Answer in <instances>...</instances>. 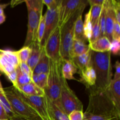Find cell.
I'll return each mask as SVG.
<instances>
[{
    "label": "cell",
    "mask_w": 120,
    "mask_h": 120,
    "mask_svg": "<svg viewBox=\"0 0 120 120\" xmlns=\"http://www.w3.org/2000/svg\"><path fill=\"white\" fill-rule=\"evenodd\" d=\"M60 29L57 27L49 36L43 49L46 55L49 59L59 60L60 57Z\"/></svg>",
    "instance_id": "11"
},
{
    "label": "cell",
    "mask_w": 120,
    "mask_h": 120,
    "mask_svg": "<svg viewBox=\"0 0 120 120\" xmlns=\"http://www.w3.org/2000/svg\"><path fill=\"white\" fill-rule=\"evenodd\" d=\"M31 82H32L31 77L23 73L18 67L16 69V83H17L16 89H18L19 87L28 84Z\"/></svg>",
    "instance_id": "27"
},
{
    "label": "cell",
    "mask_w": 120,
    "mask_h": 120,
    "mask_svg": "<svg viewBox=\"0 0 120 120\" xmlns=\"http://www.w3.org/2000/svg\"><path fill=\"white\" fill-rule=\"evenodd\" d=\"M17 90L26 96H42L45 94L44 90L38 87L33 82L19 87Z\"/></svg>",
    "instance_id": "21"
},
{
    "label": "cell",
    "mask_w": 120,
    "mask_h": 120,
    "mask_svg": "<svg viewBox=\"0 0 120 120\" xmlns=\"http://www.w3.org/2000/svg\"><path fill=\"white\" fill-rule=\"evenodd\" d=\"M32 80L38 87L45 90L48 85V74L41 73L38 75H33Z\"/></svg>",
    "instance_id": "26"
},
{
    "label": "cell",
    "mask_w": 120,
    "mask_h": 120,
    "mask_svg": "<svg viewBox=\"0 0 120 120\" xmlns=\"http://www.w3.org/2000/svg\"><path fill=\"white\" fill-rule=\"evenodd\" d=\"M31 52V48L30 46H23L20 50L16 51L20 63H26L29 59Z\"/></svg>",
    "instance_id": "29"
},
{
    "label": "cell",
    "mask_w": 120,
    "mask_h": 120,
    "mask_svg": "<svg viewBox=\"0 0 120 120\" xmlns=\"http://www.w3.org/2000/svg\"><path fill=\"white\" fill-rule=\"evenodd\" d=\"M89 45L90 49L96 52H110L111 42L105 36L99 38L93 43Z\"/></svg>",
    "instance_id": "20"
},
{
    "label": "cell",
    "mask_w": 120,
    "mask_h": 120,
    "mask_svg": "<svg viewBox=\"0 0 120 120\" xmlns=\"http://www.w3.org/2000/svg\"><path fill=\"white\" fill-rule=\"evenodd\" d=\"M4 90V94L17 116L29 120H42L37 112L21 96L19 91L13 86Z\"/></svg>",
    "instance_id": "3"
},
{
    "label": "cell",
    "mask_w": 120,
    "mask_h": 120,
    "mask_svg": "<svg viewBox=\"0 0 120 120\" xmlns=\"http://www.w3.org/2000/svg\"><path fill=\"white\" fill-rule=\"evenodd\" d=\"M9 120H29L28 119H26V118H23L22 117H20L19 116H14V117H12V118H9Z\"/></svg>",
    "instance_id": "42"
},
{
    "label": "cell",
    "mask_w": 120,
    "mask_h": 120,
    "mask_svg": "<svg viewBox=\"0 0 120 120\" xmlns=\"http://www.w3.org/2000/svg\"><path fill=\"white\" fill-rule=\"evenodd\" d=\"M100 38V25H99V19L98 21L94 24L92 28V32L91 35L89 40V44L93 43L94 42L98 39Z\"/></svg>",
    "instance_id": "32"
},
{
    "label": "cell",
    "mask_w": 120,
    "mask_h": 120,
    "mask_svg": "<svg viewBox=\"0 0 120 120\" xmlns=\"http://www.w3.org/2000/svg\"><path fill=\"white\" fill-rule=\"evenodd\" d=\"M87 4V0H62L59 12V28L75 15L83 14Z\"/></svg>",
    "instance_id": "9"
},
{
    "label": "cell",
    "mask_w": 120,
    "mask_h": 120,
    "mask_svg": "<svg viewBox=\"0 0 120 120\" xmlns=\"http://www.w3.org/2000/svg\"><path fill=\"white\" fill-rule=\"evenodd\" d=\"M19 68L21 71L23 73H24L25 75H28V76H29V77L32 78L33 75V72L31 70V69H30V68L28 66L26 63H20L19 65Z\"/></svg>",
    "instance_id": "38"
},
{
    "label": "cell",
    "mask_w": 120,
    "mask_h": 120,
    "mask_svg": "<svg viewBox=\"0 0 120 120\" xmlns=\"http://www.w3.org/2000/svg\"><path fill=\"white\" fill-rule=\"evenodd\" d=\"M45 16L44 15L41 16L38 27L36 41L39 44L41 43L42 39H43L45 32Z\"/></svg>",
    "instance_id": "31"
},
{
    "label": "cell",
    "mask_w": 120,
    "mask_h": 120,
    "mask_svg": "<svg viewBox=\"0 0 120 120\" xmlns=\"http://www.w3.org/2000/svg\"><path fill=\"white\" fill-rule=\"evenodd\" d=\"M112 40L120 41V23L115 21L112 34Z\"/></svg>",
    "instance_id": "37"
},
{
    "label": "cell",
    "mask_w": 120,
    "mask_h": 120,
    "mask_svg": "<svg viewBox=\"0 0 120 120\" xmlns=\"http://www.w3.org/2000/svg\"><path fill=\"white\" fill-rule=\"evenodd\" d=\"M111 52H96L91 50V64L96 73V83L90 90L105 91L112 80Z\"/></svg>",
    "instance_id": "2"
},
{
    "label": "cell",
    "mask_w": 120,
    "mask_h": 120,
    "mask_svg": "<svg viewBox=\"0 0 120 120\" xmlns=\"http://www.w3.org/2000/svg\"><path fill=\"white\" fill-rule=\"evenodd\" d=\"M0 104H1L4 111H5L9 119L14 116H17L14 112V110L12 108L11 104H9L7 98H6L4 93H1V91H0Z\"/></svg>",
    "instance_id": "25"
},
{
    "label": "cell",
    "mask_w": 120,
    "mask_h": 120,
    "mask_svg": "<svg viewBox=\"0 0 120 120\" xmlns=\"http://www.w3.org/2000/svg\"><path fill=\"white\" fill-rule=\"evenodd\" d=\"M101 8L102 6H90V9L89 11L90 12V20H91L92 26L99 19Z\"/></svg>",
    "instance_id": "30"
},
{
    "label": "cell",
    "mask_w": 120,
    "mask_h": 120,
    "mask_svg": "<svg viewBox=\"0 0 120 120\" xmlns=\"http://www.w3.org/2000/svg\"><path fill=\"white\" fill-rule=\"evenodd\" d=\"M105 36L111 42L112 41V34L114 22L116 21L112 0H105Z\"/></svg>",
    "instance_id": "13"
},
{
    "label": "cell",
    "mask_w": 120,
    "mask_h": 120,
    "mask_svg": "<svg viewBox=\"0 0 120 120\" xmlns=\"http://www.w3.org/2000/svg\"><path fill=\"white\" fill-rule=\"evenodd\" d=\"M28 13V30L24 45L30 46L36 41L39 23L42 16L43 4L42 0H26Z\"/></svg>",
    "instance_id": "4"
},
{
    "label": "cell",
    "mask_w": 120,
    "mask_h": 120,
    "mask_svg": "<svg viewBox=\"0 0 120 120\" xmlns=\"http://www.w3.org/2000/svg\"><path fill=\"white\" fill-rule=\"evenodd\" d=\"M49 63L50 59L46 55L44 49H43L39 60L33 70V75H38L41 73L48 74L49 69Z\"/></svg>",
    "instance_id": "22"
},
{
    "label": "cell",
    "mask_w": 120,
    "mask_h": 120,
    "mask_svg": "<svg viewBox=\"0 0 120 120\" xmlns=\"http://www.w3.org/2000/svg\"><path fill=\"white\" fill-rule=\"evenodd\" d=\"M19 93L22 98L35 110L42 120H53L49 107V99L45 94L42 96H31L23 94L20 91Z\"/></svg>",
    "instance_id": "10"
},
{
    "label": "cell",
    "mask_w": 120,
    "mask_h": 120,
    "mask_svg": "<svg viewBox=\"0 0 120 120\" xmlns=\"http://www.w3.org/2000/svg\"><path fill=\"white\" fill-rule=\"evenodd\" d=\"M30 47L31 48V52L26 63L33 72V70L39 60L43 48H42L37 42L32 43Z\"/></svg>",
    "instance_id": "16"
},
{
    "label": "cell",
    "mask_w": 120,
    "mask_h": 120,
    "mask_svg": "<svg viewBox=\"0 0 120 120\" xmlns=\"http://www.w3.org/2000/svg\"><path fill=\"white\" fill-rule=\"evenodd\" d=\"M5 16L4 15V13H0V25L2 24V23L5 21Z\"/></svg>",
    "instance_id": "43"
},
{
    "label": "cell",
    "mask_w": 120,
    "mask_h": 120,
    "mask_svg": "<svg viewBox=\"0 0 120 120\" xmlns=\"http://www.w3.org/2000/svg\"><path fill=\"white\" fill-rule=\"evenodd\" d=\"M115 68H116V73L114 78L112 79L113 80H116L117 79H120V63L119 61L117 60L115 64Z\"/></svg>",
    "instance_id": "39"
},
{
    "label": "cell",
    "mask_w": 120,
    "mask_h": 120,
    "mask_svg": "<svg viewBox=\"0 0 120 120\" xmlns=\"http://www.w3.org/2000/svg\"><path fill=\"white\" fill-rule=\"evenodd\" d=\"M59 101L63 111L68 116L73 111H83V103L70 89L67 80L63 77Z\"/></svg>",
    "instance_id": "7"
},
{
    "label": "cell",
    "mask_w": 120,
    "mask_h": 120,
    "mask_svg": "<svg viewBox=\"0 0 120 120\" xmlns=\"http://www.w3.org/2000/svg\"><path fill=\"white\" fill-rule=\"evenodd\" d=\"M43 5H46L48 9L57 8L60 5L62 0H42Z\"/></svg>",
    "instance_id": "33"
},
{
    "label": "cell",
    "mask_w": 120,
    "mask_h": 120,
    "mask_svg": "<svg viewBox=\"0 0 120 120\" xmlns=\"http://www.w3.org/2000/svg\"><path fill=\"white\" fill-rule=\"evenodd\" d=\"M91 50L90 49L85 53L76 56L71 59V60L75 64L78 70V73L83 72L91 64Z\"/></svg>",
    "instance_id": "17"
},
{
    "label": "cell",
    "mask_w": 120,
    "mask_h": 120,
    "mask_svg": "<svg viewBox=\"0 0 120 120\" xmlns=\"http://www.w3.org/2000/svg\"><path fill=\"white\" fill-rule=\"evenodd\" d=\"M69 120H83L84 112L83 111H73L68 115Z\"/></svg>",
    "instance_id": "34"
},
{
    "label": "cell",
    "mask_w": 120,
    "mask_h": 120,
    "mask_svg": "<svg viewBox=\"0 0 120 120\" xmlns=\"http://www.w3.org/2000/svg\"><path fill=\"white\" fill-rule=\"evenodd\" d=\"M89 104L84 112V117L89 120H120L118 110L107 90H90Z\"/></svg>",
    "instance_id": "1"
},
{
    "label": "cell",
    "mask_w": 120,
    "mask_h": 120,
    "mask_svg": "<svg viewBox=\"0 0 120 120\" xmlns=\"http://www.w3.org/2000/svg\"><path fill=\"white\" fill-rule=\"evenodd\" d=\"M90 49L89 44L79 41L73 40L72 48L70 52L71 59L76 56L85 53Z\"/></svg>",
    "instance_id": "24"
},
{
    "label": "cell",
    "mask_w": 120,
    "mask_h": 120,
    "mask_svg": "<svg viewBox=\"0 0 120 120\" xmlns=\"http://www.w3.org/2000/svg\"><path fill=\"white\" fill-rule=\"evenodd\" d=\"M63 76L61 71V59H50L48 73V85L44 90L45 94L52 101L59 99L62 87Z\"/></svg>",
    "instance_id": "5"
},
{
    "label": "cell",
    "mask_w": 120,
    "mask_h": 120,
    "mask_svg": "<svg viewBox=\"0 0 120 120\" xmlns=\"http://www.w3.org/2000/svg\"><path fill=\"white\" fill-rule=\"evenodd\" d=\"M59 7L53 9H48L46 12L45 16V28L42 42L40 45L43 48L52 33L58 27L59 25Z\"/></svg>",
    "instance_id": "12"
},
{
    "label": "cell",
    "mask_w": 120,
    "mask_h": 120,
    "mask_svg": "<svg viewBox=\"0 0 120 120\" xmlns=\"http://www.w3.org/2000/svg\"><path fill=\"white\" fill-rule=\"evenodd\" d=\"M25 2L24 1H11V2H10V4L11 5V7H14V6L18 4L19 3H21V2Z\"/></svg>",
    "instance_id": "44"
},
{
    "label": "cell",
    "mask_w": 120,
    "mask_h": 120,
    "mask_svg": "<svg viewBox=\"0 0 120 120\" xmlns=\"http://www.w3.org/2000/svg\"><path fill=\"white\" fill-rule=\"evenodd\" d=\"M49 107L53 120H69L61 106L59 99L52 101L49 100Z\"/></svg>",
    "instance_id": "19"
},
{
    "label": "cell",
    "mask_w": 120,
    "mask_h": 120,
    "mask_svg": "<svg viewBox=\"0 0 120 120\" xmlns=\"http://www.w3.org/2000/svg\"><path fill=\"white\" fill-rule=\"evenodd\" d=\"M110 52L114 55H119L120 52V41L112 40L111 42V48Z\"/></svg>",
    "instance_id": "36"
},
{
    "label": "cell",
    "mask_w": 120,
    "mask_h": 120,
    "mask_svg": "<svg viewBox=\"0 0 120 120\" xmlns=\"http://www.w3.org/2000/svg\"><path fill=\"white\" fill-rule=\"evenodd\" d=\"M61 71L62 76L66 80H77L74 75L78 73V70L71 60L61 59Z\"/></svg>",
    "instance_id": "14"
},
{
    "label": "cell",
    "mask_w": 120,
    "mask_h": 120,
    "mask_svg": "<svg viewBox=\"0 0 120 120\" xmlns=\"http://www.w3.org/2000/svg\"><path fill=\"white\" fill-rule=\"evenodd\" d=\"M79 75L81 77L80 82L83 83L87 89H90L94 87L96 83V73L91 64Z\"/></svg>",
    "instance_id": "18"
},
{
    "label": "cell",
    "mask_w": 120,
    "mask_h": 120,
    "mask_svg": "<svg viewBox=\"0 0 120 120\" xmlns=\"http://www.w3.org/2000/svg\"><path fill=\"white\" fill-rule=\"evenodd\" d=\"M105 0H87V2L90 6H103Z\"/></svg>",
    "instance_id": "40"
},
{
    "label": "cell",
    "mask_w": 120,
    "mask_h": 120,
    "mask_svg": "<svg viewBox=\"0 0 120 120\" xmlns=\"http://www.w3.org/2000/svg\"><path fill=\"white\" fill-rule=\"evenodd\" d=\"M88 120V119H87V118H84V120Z\"/></svg>",
    "instance_id": "46"
},
{
    "label": "cell",
    "mask_w": 120,
    "mask_h": 120,
    "mask_svg": "<svg viewBox=\"0 0 120 120\" xmlns=\"http://www.w3.org/2000/svg\"><path fill=\"white\" fill-rule=\"evenodd\" d=\"M0 76H1V75H0ZM0 91H1V93H4V88L2 87L1 81H0Z\"/></svg>",
    "instance_id": "45"
},
{
    "label": "cell",
    "mask_w": 120,
    "mask_h": 120,
    "mask_svg": "<svg viewBox=\"0 0 120 120\" xmlns=\"http://www.w3.org/2000/svg\"><path fill=\"white\" fill-rule=\"evenodd\" d=\"M73 40L79 41L85 43L88 42V40L87 39L84 35L82 15H80L75 21L73 32Z\"/></svg>",
    "instance_id": "23"
},
{
    "label": "cell",
    "mask_w": 120,
    "mask_h": 120,
    "mask_svg": "<svg viewBox=\"0 0 120 120\" xmlns=\"http://www.w3.org/2000/svg\"><path fill=\"white\" fill-rule=\"evenodd\" d=\"M77 14L70 18L60 29V57L61 59L71 60L70 52L73 42V32L76 20L80 15Z\"/></svg>",
    "instance_id": "8"
},
{
    "label": "cell",
    "mask_w": 120,
    "mask_h": 120,
    "mask_svg": "<svg viewBox=\"0 0 120 120\" xmlns=\"http://www.w3.org/2000/svg\"><path fill=\"white\" fill-rule=\"evenodd\" d=\"M0 120H7V119H0Z\"/></svg>",
    "instance_id": "47"
},
{
    "label": "cell",
    "mask_w": 120,
    "mask_h": 120,
    "mask_svg": "<svg viewBox=\"0 0 120 120\" xmlns=\"http://www.w3.org/2000/svg\"><path fill=\"white\" fill-rule=\"evenodd\" d=\"M0 119L9 120L8 116L7 115L5 111H4L1 104H0Z\"/></svg>",
    "instance_id": "41"
},
{
    "label": "cell",
    "mask_w": 120,
    "mask_h": 120,
    "mask_svg": "<svg viewBox=\"0 0 120 120\" xmlns=\"http://www.w3.org/2000/svg\"><path fill=\"white\" fill-rule=\"evenodd\" d=\"M112 5H113L114 12L115 14L116 21L118 23H120V2L119 1L112 0Z\"/></svg>",
    "instance_id": "35"
},
{
    "label": "cell",
    "mask_w": 120,
    "mask_h": 120,
    "mask_svg": "<svg viewBox=\"0 0 120 120\" xmlns=\"http://www.w3.org/2000/svg\"><path fill=\"white\" fill-rule=\"evenodd\" d=\"M92 25L90 20V12L89 11L85 15V19L83 22V29H84V35L86 38L88 40V42L90 40L92 32Z\"/></svg>",
    "instance_id": "28"
},
{
    "label": "cell",
    "mask_w": 120,
    "mask_h": 120,
    "mask_svg": "<svg viewBox=\"0 0 120 120\" xmlns=\"http://www.w3.org/2000/svg\"><path fill=\"white\" fill-rule=\"evenodd\" d=\"M106 90L116 107L120 110V79L112 80Z\"/></svg>",
    "instance_id": "15"
},
{
    "label": "cell",
    "mask_w": 120,
    "mask_h": 120,
    "mask_svg": "<svg viewBox=\"0 0 120 120\" xmlns=\"http://www.w3.org/2000/svg\"><path fill=\"white\" fill-rule=\"evenodd\" d=\"M19 63L16 51L0 49V72L5 75L12 83V86L16 89L17 88L16 69Z\"/></svg>",
    "instance_id": "6"
}]
</instances>
